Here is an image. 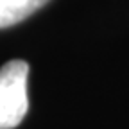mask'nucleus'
<instances>
[{"instance_id":"nucleus-1","label":"nucleus","mask_w":129,"mask_h":129,"mask_svg":"<svg viewBox=\"0 0 129 129\" xmlns=\"http://www.w3.org/2000/svg\"><path fill=\"white\" fill-rule=\"evenodd\" d=\"M29 64L22 59L7 61L0 68V129H13L29 109Z\"/></svg>"},{"instance_id":"nucleus-2","label":"nucleus","mask_w":129,"mask_h":129,"mask_svg":"<svg viewBox=\"0 0 129 129\" xmlns=\"http://www.w3.org/2000/svg\"><path fill=\"white\" fill-rule=\"evenodd\" d=\"M48 0H0V29L29 18Z\"/></svg>"}]
</instances>
